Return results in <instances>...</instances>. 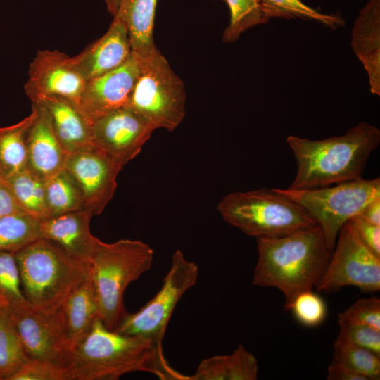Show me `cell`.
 <instances>
[{"instance_id": "cell-9", "label": "cell", "mask_w": 380, "mask_h": 380, "mask_svg": "<svg viewBox=\"0 0 380 380\" xmlns=\"http://www.w3.org/2000/svg\"><path fill=\"white\" fill-rule=\"evenodd\" d=\"M198 272L196 263L188 260L180 250L175 251L159 291L137 312H126L114 331L147 338L162 345L176 305L196 284Z\"/></svg>"}, {"instance_id": "cell-16", "label": "cell", "mask_w": 380, "mask_h": 380, "mask_svg": "<svg viewBox=\"0 0 380 380\" xmlns=\"http://www.w3.org/2000/svg\"><path fill=\"white\" fill-rule=\"evenodd\" d=\"M32 110L34 118L27 135V169L44 180L64 167L68 153L55 132L44 103L32 102Z\"/></svg>"}, {"instance_id": "cell-39", "label": "cell", "mask_w": 380, "mask_h": 380, "mask_svg": "<svg viewBox=\"0 0 380 380\" xmlns=\"http://www.w3.org/2000/svg\"><path fill=\"white\" fill-rule=\"evenodd\" d=\"M327 379L328 380H367L365 376L350 368L332 362L328 368Z\"/></svg>"}, {"instance_id": "cell-13", "label": "cell", "mask_w": 380, "mask_h": 380, "mask_svg": "<svg viewBox=\"0 0 380 380\" xmlns=\"http://www.w3.org/2000/svg\"><path fill=\"white\" fill-rule=\"evenodd\" d=\"M86 84L71 57L57 50H39L30 65L24 89L32 102L58 96L77 106Z\"/></svg>"}, {"instance_id": "cell-29", "label": "cell", "mask_w": 380, "mask_h": 380, "mask_svg": "<svg viewBox=\"0 0 380 380\" xmlns=\"http://www.w3.org/2000/svg\"><path fill=\"white\" fill-rule=\"evenodd\" d=\"M224 1L228 4L230 12L229 23L222 35V40L225 43H233L248 29L269 21L263 13L260 0Z\"/></svg>"}, {"instance_id": "cell-14", "label": "cell", "mask_w": 380, "mask_h": 380, "mask_svg": "<svg viewBox=\"0 0 380 380\" xmlns=\"http://www.w3.org/2000/svg\"><path fill=\"white\" fill-rule=\"evenodd\" d=\"M64 168L77 184L84 209L94 216L101 214L114 196L122 169L96 147L68 153Z\"/></svg>"}, {"instance_id": "cell-4", "label": "cell", "mask_w": 380, "mask_h": 380, "mask_svg": "<svg viewBox=\"0 0 380 380\" xmlns=\"http://www.w3.org/2000/svg\"><path fill=\"white\" fill-rule=\"evenodd\" d=\"M14 254L23 294L31 305L42 311L60 310L72 291L90 275L89 262L74 258L44 238Z\"/></svg>"}, {"instance_id": "cell-22", "label": "cell", "mask_w": 380, "mask_h": 380, "mask_svg": "<svg viewBox=\"0 0 380 380\" xmlns=\"http://www.w3.org/2000/svg\"><path fill=\"white\" fill-rule=\"evenodd\" d=\"M61 312L70 346L84 336L98 319H101L90 275L68 296L61 307Z\"/></svg>"}, {"instance_id": "cell-5", "label": "cell", "mask_w": 380, "mask_h": 380, "mask_svg": "<svg viewBox=\"0 0 380 380\" xmlns=\"http://www.w3.org/2000/svg\"><path fill=\"white\" fill-rule=\"evenodd\" d=\"M153 255L151 247L139 240L105 243L99 239L90 261V277L100 318L108 329L114 330L127 312L123 304L125 291L151 269Z\"/></svg>"}, {"instance_id": "cell-1", "label": "cell", "mask_w": 380, "mask_h": 380, "mask_svg": "<svg viewBox=\"0 0 380 380\" xmlns=\"http://www.w3.org/2000/svg\"><path fill=\"white\" fill-rule=\"evenodd\" d=\"M64 369L68 380H117L135 372H149L162 380H188L168 363L162 345L110 330L101 319L70 344Z\"/></svg>"}, {"instance_id": "cell-40", "label": "cell", "mask_w": 380, "mask_h": 380, "mask_svg": "<svg viewBox=\"0 0 380 380\" xmlns=\"http://www.w3.org/2000/svg\"><path fill=\"white\" fill-rule=\"evenodd\" d=\"M359 216L369 223L380 226V196L370 201Z\"/></svg>"}, {"instance_id": "cell-30", "label": "cell", "mask_w": 380, "mask_h": 380, "mask_svg": "<svg viewBox=\"0 0 380 380\" xmlns=\"http://www.w3.org/2000/svg\"><path fill=\"white\" fill-rule=\"evenodd\" d=\"M28 359L10 318L0 310V380H9Z\"/></svg>"}, {"instance_id": "cell-38", "label": "cell", "mask_w": 380, "mask_h": 380, "mask_svg": "<svg viewBox=\"0 0 380 380\" xmlns=\"http://www.w3.org/2000/svg\"><path fill=\"white\" fill-rule=\"evenodd\" d=\"M26 213L20 206L12 192L5 184L0 180V217L15 214Z\"/></svg>"}, {"instance_id": "cell-28", "label": "cell", "mask_w": 380, "mask_h": 380, "mask_svg": "<svg viewBox=\"0 0 380 380\" xmlns=\"http://www.w3.org/2000/svg\"><path fill=\"white\" fill-rule=\"evenodd\" d=\"M40 221L27 213L0 217V251L15 253L42 238Z\"/></svg>"}, {"instance_id": "cell-34", "label": "cell", "mask_w": 380, "mask_h": 380, "mask_svg": "<svg viewBox=\"0 0 380 380\" xmlns=\"http://www.w3.org/2000/svg\"><path fill=\"white\" fill-rule=\"evenodd\" d=\"M291 310L303 325L312 327L322 324L327 316V306L323 299L312 290L298 294L292 302Z\"/></svg>"}, {"instance_id": "cell-10", "label": "cell", "mask_w": 380, "mask_h": 380, "mask_svg": "<svg viewBox=\"0 0 380 380\" xmlns=\"http://www.w3.org/2000/svg\"><path fill=\"white\" fill-rule=\"evenodd\" d=\"M347 286L365 293L380 289V258L363 244L350 221L340 229L327 267L315 287L331 292Z\"/></svg>"}, {"instance_id": "cell-12", "label": "cell", "mask_w": 380, "mask_h": 380, "mask_svg": "<svg viewBox=\"0 0 380 380\" xmlns=\"http://www.w3.org/2000/svg\"><path fill=\"white\" fill-rule=\"evenodd\" d=\"M91 141L122 169L139 154L156 130L127 107L114 110L91 122Z\"/></svg>"}, {"instance_id": "cell-21", "label": "cell", "mask_w": 380, "mask_h": 380, "mask_svg": "<svg viewBox=\"0 0 380 380\" xmlns=\"http://www.w3.org/2000/svg\"><path fill=\"white\" fill-rule=\"evenodd\" d=\"M158 0H121L115 14L126 26L132 52L142 59L158 49L153 40Z\"/></svg>"}, {"instance_id": "cell-2", "label": "cell", "mask_w": 380, "mask_h": 380, "mask_svg": "<svg viewBox=\"0 0 380 380\" xmlns=\"http://www.w3.org/2000/svg\"><path fill=\"white\" fill-rule=\"evenodd\" d=\"M257 249L252 283L280 290L286 310L298 294L315 286L332 253L319 225L280 237L257 239Z\"/></svg>"}, {"instance_id": "cell-8", "label": "cell", "mask_w": 380, "mask_h": 380, "mask_svg": "<svg viewBox=\"0 0 380 380\" xmlns=\"http://www.w3.org/2000/svg\"><path fill=\"white\" fill-rule=\"evenodd\" d=\"M274 189L300 205L316 220L332 252L343 224L380 196V179L361 177L312 189Z\"/></svg>"}, {"instance_id": "cell-6", "label": "cell", "mask_w": 380, "mask_h": 380, "mask_svg": "<svg viewBox=\"0 0 380 380\" xmlns=\"http://www.w3.org/2000/svg\"><path fill=\"white\" fill-rule=\"evenodd\" d=\"M217 210L229 224L256 239L280 237L318 225L303 207L274 189L228 194Z\"/></svg>"}, {"instance_id": "cell-32", "label": "cell", "mask_w": 380, "mask_h": 380, "mask_svg": "<svg viewBox=\"0 0 380 380\" xmlns=\"http://www.w3.org/2000/svg\"><path fill=\"white\" fill-rule=\"evenodd\" d=\"M332 362L341 364L367 380L380 379V356L362 348L334 346Z\"/></svg>"}, {"instance_id": "cell-24", "label": "cell", "mask_w": 380, "mask_h": 380, "mask_svg": "<svg viewBox=\"0 0 380 380\" xmlns=\"http://www.w3.org/2000/svg\"><path fill=\"white\" fill-rule=\"evenodd\" d=\"M34 112L20 122L0 127V177L6 179L27 168V135Z\"/></svg>"}, {"instance_id": "cell-27", "label": "cell", "mask_w": 380, "mask_h": 380, "mask_svg": "<svg viewBox=\"0 0 380 380\" xmlns=\"http://www.w3.org/2000/svg\"><path fill=\"white\" fill-rule=\"evenodd\" d=\"M265 17L270 18L296 19L312 20L336 30L345 25V20L340 14H326L305 4L301 0H260Z\"/></svg>"}, {"instance_id": "cell-7", "label": "cell", "mask_w": 380, "mask_h": 380, "mask_svg": "<svg viewBox=\"0 0 380 380\" xmlns=\"http://www.w3.org/2000/svg\"><path fill=\"white\" fill-rule=\"evenodd\" d=\"M127 107L155 129L172 132L186 115V91L181 78L159 50L142 59Z\"/></svg>"}, {"instance_id": "cell-26", "label": "cell", "mask_w": 380, "mask_h": 380, "mask_svg": "<svg viewBox=\"0 0 380 380\" xmlns=\"http://www.w3.org/2000/svg\"><path fill=\"white\" fill-rule=\"evenodd\" d=\"M2 180L26 213L40 220L49 218L44 180L27 168Z\"/></svg>"}, {"instance_id": "cell-33", "label": "cell", "mask_w": 380, "mask_h": 380, "mask_svg": "<svg viewBox=\"0 0 380 380\" xmlns=\"http://www.w3.org/2000/svg\"><path fill=\"white\" fill-rule=\"evenodd\" d=\"M340 329L334 346H351L369 350L380 356V330L372 327L338 322Z\"/></svg>"}, {"instance_id": "cell-15", "label": "cell", "mask_w": 380, "mask_h": 380, "mask_svg": "<svg viewBox=\"0 0 380 380\" xmlns=\"http://www.w3.org/2000/svg\"><path fill=\"white\" fill-rule=\"evenodd\" d=\"M142 66V58L132 52L120 67L87 81L76 106L89 121L125 107Z\"/></svg>"}, {"instance_id": "cell-20", "label": "cell", "mask_w": 380, "mask_h": 380, "mask_svg": "<svg viewBox=\"0 0 380 380\" xmlns=\"http://www.w3.org/2000/svg\"><path fill=\"white\" fill-rule=\"evenodd\" d=\"M37 101L43 103L47 108L55 132L68 153L95 148L91 137V122L72 103L58 96H46Z\"/></svg>"}, {"instance_id": "cell-25", "label": "cell", "mask_w": 380, "mask_h": 380, "mask_svg": "<svg viewBox=\"0 0 380 380\" xmlns=\"http://www.w3.org/2000/svg\"><path fill=\"white\" fill-rule=\"evenodd\" d=\"M44 188L49 217L84 209L82 192L64 167L44 179Z\"/></svg>"}, {"instance_id": "cell-41", "label": "cell", "mask_w": 380, "mask_h": 380, "mask_svg": "<svg viewBox=\"0 0 380 380\" xmlns=\"http://www.w3.org/2000/svg\"><path fill=\"white\" fill-rule=\"evenodd\" d=\"M121 0H105L108 12L114 15Z\"/></svg>"}, {"instance_id": "cell-19", "label": "cell", "mask_w": 380, "mask_h": 380, "mask_svg": "<svg viewBox=\"0 0 380 380\" xmlns=\"http://www.w3.org/2000/svg\"><path fill=\"white\" fill-rule=\"evenodd\" d=\"M351 46L367 72L370 92L380 96V0H368L359 11Z\"/></svg>"}, {"instance_id": "cell-36", "label": "cell", "mask_w": 380, "mask_h": 380, "mask_svg": "<svg viewBox=\"0 0 380 380\" xmlns=\"http://www.w3.org/2000/svg\"><path fill=\"white\" fill-rule=\"evenodd\" d=\"M9 380H68L64 367L42 359H28Z\"/></svg>"}, {"instance_id": "cell-35", "label": "cell", "mask_w": 380, "mask_h": 380, "mask_svg": "<svg viewBox=\"0 0 380 380\" xmlns=\"http://www.w3.org/2000/svg\"><path fill=\"white\" fill-rule=\"evenodd\" d=\"M338 322L365 324L380 330V299L374 296L357 300L338 314Z\"/></svg>"}, {"instance_id": "cell-17", "label": "cell", "mask_w": 380, "mask_h": 380, "mask_svg": "<svg viewBox=\"0 0 380 380\" xmlns=\"http://www.w3.org/2000/svg\"><path fill=\"white\" fill-rule=\"evenodd\" d=\"M132 54L127 29L114 16L107 32L78 55L71 57V61L87 81L120 67Z\"/></svg>"}, {"instance_id": "cell-3", "label": "cell", "mask_w": 380, "mask_h": 380, "mask_svg": "<svg viewBox=\"0 0 380 380\" xmlns=\"http://www.w3.org/2000/svg\"><path fill=\"white\" fill-rule=\"evenodd\" d=\"M297 163L291 189L325 187L362 177L367 160L380 142V130L360 122L343 135L321 140L289 135Z\"/></svg>"}, {"instance_id": "cell-37", "label": "cell", "mask_w": 380, "mask_h": 380, "mask_svg": "<svg viewBox=\"0 0 380 380\" xmlns=\"http://www.w3.org/2000/svg\"><path fill=\"white\" fill-rule=\"evenodd\" d=\"M363 244L380 258V226L373 224L357 215L349 220Z\"/></svg>"}, {"instance_id": "cell-31", "label": "cell", "mask_w": 380, "mask_h": 380, "mask_svg": "<svg viewBox=\"0 0 380 380\" xmlns=\"http://www.w3.org/2000/svg\"><path fill=\"white\" fill-rule=\"evenodd\" d=\"M28 303L22 290L14 253L0 251V310L8 314Z\"/></svg>"}, {"instance_id": "cell-42", "label": "cell", "mask_w": 380, "mask_h": 380, "mask_svg": "<svg viewBox=\"0 0 380 380\" xmlns=\"http://www.w3.org/2000/svg\"><path fill=\"white\" fill-rule=\"evenodd\" d=\"M1 179V177H0V180Z\"/></svg>"}, {"instance_id": "cell-11", "label": "cell", "mask_w": 380, "mask_h": 380, "mask_svg": "<svg viewBox=\"0 0 380 380\" xmlns=\"http://www.w3.org/2000/svg\"><path fill=\"white\" fill-rule=\"evenodd\" d=\"M6 315L29 359L46 360L64 367L69 342L61 308L48 312L28 303Z\"/></svg>"}, {"instance_id": "cell-43", "label": "cell", "mask_w": 380, "mask_h": 380, "mask_svg": "<svg viewBox=\"0 0 380 380\" xmlns=\"http://www.w3.org/2000/svg\"><path fill=\"white\" fill-rule=\"evenodd\" d=\"M221 1H224V0H221Z\"/></svg>"}, {"instance_id": "cell-23", "label": "cell", "mask_w": 380, "mask_h": 380, "mask_svg": "<svg viewBox=\"0 0 380 380\" xmlns=\"http://www.w3.org/2000/svg\"><path fill=\"white\" fill-rule=\"evenodd\" d=\"M258 363L255 357L239 344L229 355L203 359L189 380H255Z\"/></svg>"}, {"instance_id": "cell-18", "label": "cell", "mask_w": 380, "mask_h": 380, "mask_svg": "<svg viewBox=\"0 0 380 380\" xmlns=\"http://www.w3.org/2000/svg\"><path fill=\"white\" fill-rule=\"evenodd\" d=\"M93 216L82 209L42 220L41 237L54 242L74 258L90 263L99 241L90 232Z\"/></svg>"}]
</instances>
